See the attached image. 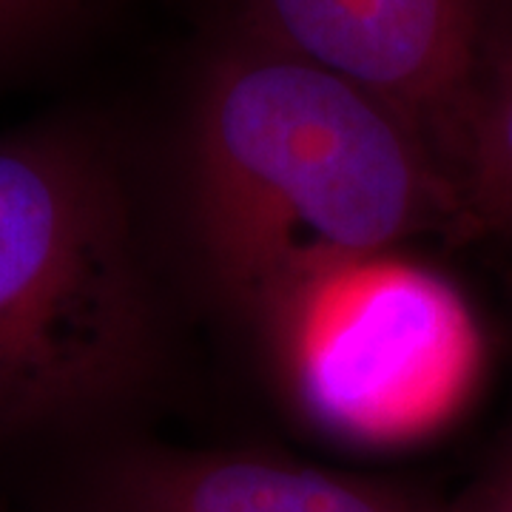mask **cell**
I'll list each match as a JSON object with an SVG mask.
<instances>
[{
	"mask_svg": "<svg viewBox=\"0 0 512 512\" xmlns=\"http://www.w3.org/2000/svg\"><path fill=\"white\" fill-rule=\"evenodd\" d=\"M188 211L202 271L256 328L330 265L461 225L450 174L399 111L251 29L197 80Z\"/></svg>",
	"mask_w": 512,
	"mask_h": 512,
	"instance_id": "1",
	"label": "cell"
},
{
	"mask_svg": "<svg viewBox=\"0 0 512 512\" xmlns=\"http://www.w3.org/2000/svg\"><path fill=\"white\" fill-rule=\"evenodd\" d=\"M151 353L154 311L111 165L72 131L0 137V413L109 407Z\"/></svg>",
	"mask_w": 512,
	"mask_h": 512,
	"instance_id": "2",
	"label": "cell"
},
{
	"mask_svg": "<svg viewBox=\"0 0 512 512\" xmlns=\"http://www.w3.org/2000/svg\"><path fill=\"white\" fill-rule=\"evenodd\" d=\"M319 427L362 444L441 430L473 396L481 333L464 296L393 254L330 265L259 325Z\"/></svg>",
	"mask_w": 512,
	"mask_h": 512,
	"instance_id": "3",
	"label": "cell"
},
{
	"mask_svg": "<svg viewBox=\"0 0 512 512\" xmlns=\"http://www.w3.org/2000/svg\"><path fill=\"white\" fill-rule=\"evenodd\" d=\"M248 29L376 94L433 148L456 188L495 60L490 0H245Z\"/></svg>",
	"mask_w": 512,
	"mask_h": 512,
	"instance_id": "4",
	"label": "cell"
},
{
	"mask_svg": "<svg viewBox=\"0 0 512 512\" xmlns=\"http://www.w3.org/2000/svg\"><path fill=\"white\" fill-rule=\"evenodd\" d=\"M80 512H444V504L268 456L123 447L86 476Z\"/></svg>",
	"mask_w": 512,
	"mask_h": 512,
	"instance_id": "5",
	"label": "cell"
},
{
	"mask_svg": "<svg viewBox=\"0 0 512 512\" xmlns=\"http://www.w3.org/2000/svg\"><path fill=\"white\" fill-rule=\"evenodd\" d=\"M461 225L512 242V49L481 83L456 171Z\"/></svg>",
	"mask_w": 512,
	"mask_h": 512,
	"instance_id": "6",
	"label": "cell"
},
{
	"mask_svg": "<svg viewBox=\"0 0 512 512\" xmlns=\"http://www.w3.org/2000/svg\"><path fill=\"white\" fill-rule=\"evenodd\" d=\"M80 0H0V57L29 49L63 26Z\"/></svg>",
	"mask_w": 512,
	"mask_h": 512,
	"instance_id": "7",
	"label": "cell"
},
{
	"mask_svg": "<svg viewBox=\"0 0 512 512\" xmlns=\"http://www.w3.org/2000/svg\"><path fill=\"white\" fill-rule=\"evenodd\" d=\"M444 512H512V430L467 490L444 504Z\"/></svg>",
	"mask_w": 512,
	"mask_h": 512,
	"instance_id": "8",
	"label": "cell"
}]
</instances>
